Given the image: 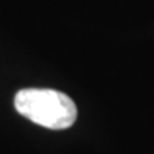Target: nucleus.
Returning a JSON list of instances; mask_svg holds the SVG:
<instances>
[{
	"label": "nucleus",
	"instance_id": "1",
	"mask_svg": "<svg viewBox=\"0 0 154 154\" xmlns=\"http://www.w3.org/2000/svg\"><path fill=\"white\" fill-rule=\"evenodd\" d=\"M14 107L32 123L54 131L71 128L77 118V107L71 97L49 88L20 90L14 96Z\"/></svg>",
	"mask_w": 154,
	"mask_h": 154
}]
</instances>
